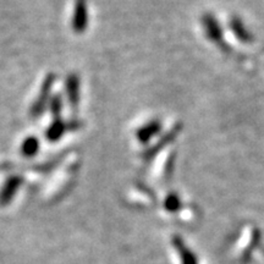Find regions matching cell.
Masks as SVG:
<instances>
[{
  "instance_id": "cell-11",
  "label": "cell",
  "mask_w": 264,
  "mask_h": 264,
  "mask_svg": "<svg viewBox=\"0 0 264 264\" xmlns=\"http://www.w3.org/2000/svg\"><path fill=\"white\" fill-rule=\"evenodd\" d=\"M49 109L55 119H59L62 112V97L61 95H54L49 101Z\"/></svg>"
},
{
  "instance_id": "cell-7",
  "label": "cell",
  "mask_w": 264,
  "mask_h": 264,
  "mask_svg": "<svg viewBox=\"0 0 264 264\" xmlns=\"http://www.w3.org/2000/svg\"><path fill=\"white\" fill-rule=\"evenodd\" d=\"M159 131H160V123L159 121H150V123L142 126L136 135H137L138 141L142 142V143H147Z\"/></svg>"
},
{
  "instance_id": "cell-5",
  "label": "cell",
  "mask_w": 264,
  "mask_h": 264,
  "mask_svg": "<svg viewBox=\"0 0 264 264\" xmlns=\"http://www.w3.org/2000/svg\"><path fill=\"white\" fill-rule=\"evenodd\" d=\"M67 131V125L60 118L55 119L45 131V138L49 142H58Z\"/></svg>"
},
{
  "instance_id": "cell-10",
  "label": "cell",
  "mask_w": 264,
  "mask_h": 264,
  "mask_svg": "<svg viewBox=\"0 0 264 264\" xmlns=\"http://www.w3.org/2000/svg\"><path fill=\"white\" fill-rule=\"evenodd\" d=\"M230 26H231L232 32L235 33V36H236L241 42H249L251 41V36H249V33L247 32V30L245 28V25H243L242 22L240 21V20L232 19Z\"/></svg>"
},
{
  "instance_id": "cell-12",
  "label": "cell",
  "mask_w": 264,
  "mask_h": 264,
  "mask_svg": "<svg viewBox=\"0 0 264 264\" xmlns=\"http://www.w3.org/2000/svg\"><path fill=\"white\" fill-rule=\"evenodd\" d=\"M164 206H165L166 211H169V212L179 211V209H180V206H181L180 198L178 197V195L170 194L165 198V202H164Z\"/></svg>"
},
{
  "instance_id": "cell-4",
  "label": "cell",
  "mask_w": 264,
  "mask_h": 264,
  "mask_svg": "<svg viewBox=\"0 0 264 264\" xmlns=\"http://www.w3.org/2000/svg\"><path fill=\"white\" fill-rule=\"evenodd\" d=\"M65 92H66L67 101L72 109H77L79 104V77L76 73H70L67 75L66 81H65Z\"/></svg>"
},
{
  "instance_id": "cell-14",
  "label": "cell",
  "mask_w": 264,
  "mask_h": 264,
  "mask_svg": "<svg viewBox=\"0 0 264 264\" xmlns=\"http://www.w3.org/2000/svg\"><path fill=\"white\" fill-rule=\"evenodd\" d=\"M0 170H2V166H0Z\"/></svg>"
},
{
  "instance_id": "cell-9",
  "label": "cell",
  "mask_w": 264,
  "mask_h": 264,
  "mask_svg": "<svg viewBox=\"0 0 264 264\" xmlns=\"http://www.w3.org/2000/svg\"><path fill=\"white\" fill-rule=\"evenodd\" d=\"M174 246L178 248V251L180 252L183 264H197V259H196L194 253H192V252L190 251V249L187 248L185 245H184V242L181 241V238H179V237L174 238Z\"/></svg>"
},
{
  "instance_id": "cell-1",
  "label": "cell",
  "mask_w": 264,
  "mask_h": 264,
  "mask_svg": "<svg viewBox=\"0 0 264 264\" xmlns=\"http://www.w3.org/2000/svg\"><path fill=\"white\" fill-rule=\"evenodd\" d=\"M54 82H55V75L54 73H48L45 76L43 83H42L39 95L37 96L35 103L32 104V108H31V115H32V118H38L47 109L48 103L50 101V93H52Z\"/></svg>"
},
{
  "instance_id": "cell-13",
  "label": "cell",
  "mask_w": 264,
  "mask_h": 264,
  "mask_svg": "<svg viewBox=\"0 0 264 264\" xmlns=\"http://www.w3.org/2000/svg\"><path fill=\"white\" fill-rule=\"evenodd\" d=\"M67 125V130L71 131V130H77L81 126V123L78 120H71L70 123H66Z\"/></svg>"
},
{
  "instance_id": "cell-3",
  "label": "cell",
  "mask_w": 264,
  "mask_h": 264,
  "mask_svg": "<svg viewBox=\"0 0 264 264\" xmlns=\"http://www.w3.org/2000/svg\"><path fill=\"white\" fill-rule=\"evenodd\" d=\"M22 183H24V179L20 175L10 176V178L5 181L4 186H3L2 191H0V206L4 207L13 201L16 192H18L20 187H21Z\"/></svg>"
},
{
  "instance_id": "cell-6",
  "label": "cell",
  "mask_w": 264,
  "mask_h": 264,
  "mask_svg": "<svg viewBox=\"0 0 264 264\" xmlns=\"http://www.w3.org/2000/svg\"><path fill=\"white\" fill-rule=\"evenodd\" d=\"M203 24H204V27H206L207 35H208L209 38H211L213 42H215V43H220L221 30L219 25H218L217 20L211 15H206L203 18Z\"/></svg>"
},
{
  "instance_id": "cell-2",
  "label": "cell",
  "mask_w": 264,
  "mask_h": 264,
  "mask_svg": "<svg viewBox=\"0 0 264 264\" xmlns=\"http://www.w3.org/2000/svg\"><path fill=\"white\" fill-rule=\"evenodd\" d=\"M88 26L87 0H75L72 15V30L75 33H83Z\"/></svg>"
},
{
  "instance_id": "cell-8",
  "label": "cell",
  "mask_w": 264,
  "mask_h": 264,
  "mask_svg": "<svg viewBox=\"0 0 264 264\" xmlns=\"http://www.w3.org/2000/svg\"><path fill=\"white\" fill-rule=\"evenodd\" d=\"M39 147H41V142L36 136H28V137L22 142L21 153L24 157L32 158L38 153Z\"/></svg>"
}]
</instances>
